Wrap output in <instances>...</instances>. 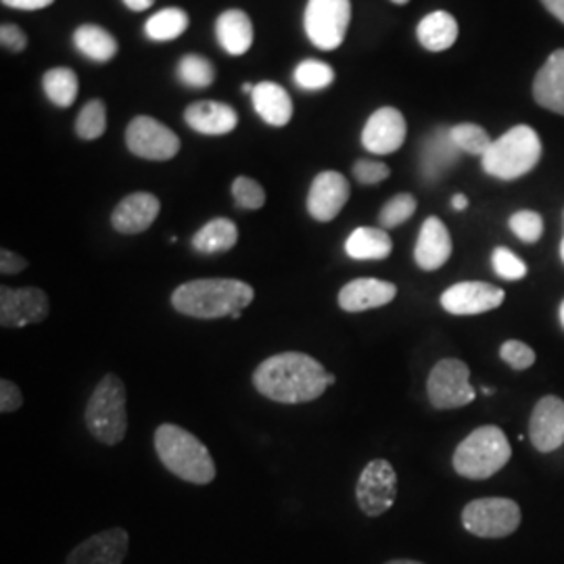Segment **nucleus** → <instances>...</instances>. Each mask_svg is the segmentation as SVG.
Returning a JSON list of instances; mask_svg holds the SVG:
<instances>
[{"label":"nucleus","mask_w":564,"mask_h":564,"mask_svg":"<svg viewBox=\"0 0 564 564\" xmlns=\"http://www.w3.org/2000/svg\"><path fill=\"white\" fill-rule=\"evenodd\" d=\"M337 377L302 351H284L263 360L253 372V387L263 398L284 405L318 400Z\"/></svg>","instance_id":"nucleus-1"},{"label":"nucleus","mask_w":564,"mask_h":564,"mask_svg":"<svg viewBox=\"0 0 564 564\" xmlns=\"http://www.w3.org/2000/svg\"><path fill=\"white\" fill-rule=\"evenodd\" d=\"M253 286L235 279H199L184 282L172 293V307L191 318L218 321L242 312L253 302Z\"/></svg>","instance_id":"nucleus-2"},{"label":"nucleus","mask_w":564,"mask_h":564,"mask_svg":"<svg viewBox=\"0 0 564 564\" xmlns=\"http://www.w3.org/2000/svg\"><path fill=\"white\" fill-rule=\"evenodd\" d=\"M155 452L163 466L186 484L209 485L216 479L209 449L178 424L165 423L155 431Z\"/></svg>","instance_id":"nucleus-3"},{"label":"nucleus","mask_w":564,"mask_h":564,"mask_svg":"<svg viewBox=\"0 0 564 564\" xmlns=\"http://www.w3.org/2000/svg\"><path fill=\"white\" fill-rule=\"evenodd\" d=\"M512 456L505 431L494 424L475 429L454 452V470L473 481H484L502 470Z\"/></svg>","instance_id":"nucleus-4"},{"label":"nucleus","mask_w":564,"mask_h":564,"mask_svg":"<svg viewBox=\"0 0 564 564\" xmlns=\"http://www.w3.org/2000/svg\"><path fill=\"white\" fill-rule=\"evenodd\" d=\"M542 160V141L529 126H517L491 142L481 158L484 170L500 181H517L529 174Z\"/></svg>","instance_id":"nucleus-5"},{"label":"nucleus","mask_w":564,"mask_h":564,"mask_svg":"<svg viewBox=\"0 0 564 564\" xmlns=\"http://www.w3.org/2000/svg\"><path fill=\"white\" fill-rule=\"evenodd\" d=\"M126 384L118 375H105L86 405V429L105 445H118L128 431Z\"/></svg>","instance_id":"nucleus-6"},{"label":"nucleus","mask_w":564,"mask_h":564,"mask_svg":"<svg viewBox=\"0 0 564 564\" xmlns=\"http://www.w3.org/2000/svg\"><path fill=\"white\" fill-rule=\"evenodd\" d=\"M464 529L485 540H502L521 524V508L508 498L473 500L463 510Z\"/></svg>","instance_id":"nucleus-7"},{"label":"nucleus","mask_w":564,"mask_h":564,"mask_svg":"<svg viewBox=\"0 0 564 564\" xmlns=\"http://www.w3.org/2000/svg\"><path fill=\"white\" fill-rule=\"evenodd\" d=\"M426 395L437 410L468 405L477 398V391L470 384V368L456 358H445L435 364L426 381Z\"/></svg>","instance_id":"nucleus-8"},{"label":"nucleus","mask_w":564,"mask_h":564,"mask_svg":"<svg viewBox=\"0 0 564 564\" xmlns=\"http://www.w3.org/2000/svg\"><path fill=\"white\" fill-rule=\"evenodd\" d=\"M351 20L349 0H310L305 7V34L321 51L341 46Z\"/></svg>","instance_id":"nucleus-9"},{"label":"nucleus","mask_w":564,"mask_h":564,"mask_svg":"<svg viewBox=\"0 0 564 564\" xmlns=\"http://www.w3.org/2000/svg\"><path fill=\"white\" fill-rule=\"evenodd\" d=\"M126 144L137 158L149 162H167L181 151V139L176 132L149 116H139L130 121L126 130Z\"/></svg>","instance_id":"nucleus-10"},{"label":"nucleus","mask_w":564,"mask_h":564,"mask_svg":"<svg viewBox=\"0 0 564 564\" xmlns=\"http://www.w3.org/2000/svg\"><path fill=\"white\" fill-rule=\"evenodd\" d=\"M358 506L366 517H381L398 498V475L387 460H372L356 485Z\"/></svg>","instance_id":"nucleus-11"},{"label":"nucleus","mask_w":564,"mask_h":564,"mask_svg":"<svg viewBox=\"0 0 564 564\" xmlns=\"http://www.w3.org/2000/svg\"><path fill=\"white\" fill-rule=\"evenodd\" d=\"M51 303L42 289L23 286V289H0V324L4 328H21L28 324L46 321Z\"/></svg>","instance_id":"nucleus-12"},{"label":"nucleus","mask_w":564,"mask_h":564,"mask_svg":"<svg viewBox=\"0 0 564 564\" xmlns=\"http://www.w3.org/2000/svg\"><path fill=\"white\" fill-rule=\"evenodd\" d=\"M505 297V291L489 282H458L444 291L442 307L454 316H477L500 307Z\"/></svg>","instance_id":"nucleus-13"},{"label":"nucleus","mask_w":564,"mask_h":564,"mask_svg":"<svg viewBox=\"0 0 564 564\" xmlns=\"http://www.w3.org/2000/svg\"><path fill=\"white\" fill-rule=\"evenodd\" d=\"M349 182L339 172L318 174L307 195V212L316 223H333L349 202Z\"/></svg>","instance_id":"nucleus-14"},{"label":"nucleus","mask_w":564,"mask_h":564,"mask_svg":"<svg viewBox=\"0 0 564 564\" xmlns=\"http://www.w3.org/2000/svg\"><path fill=\"white\" fill-rule=\"evenodd\" d=\"M529 437L542 454H550L564 444V402L561 398L545 395L535 403L529 421Z\"/></svg>","instance_id":"nucleus-15"},{"label":"nucleus","mask_w":564,"mask_h":564,"mask_svg":"<svg viewBox=\"0 0 564 564\" xmlns=\"http://www.w3.org/2000/svg\"><path fill=\"white\" fill-rule=\"evenodd\" d=\"M405 120L393 107H383L370 116L362 132L364 149L377 155H389L402 149L405 141Z\"/></svg>","instance_id":"nucleus-16"},{"label":"nucleus","mask_w":564,"mask_h":564,"mask_svg":"<svg viewBox=\"0 0 564 564\" xmlns=\"http://www.w3.org/2000/svg\"><path fill=\"white\" fill-rule=\"evenodd\" d=\"M130 545L126 529H107L76 545L65 564H121Z\"/></svg>","instance_id":"nucleus-17"},{"label":"nucleus","mask_w":564,"mask_h":564,"mask_svg":"<svg viewBox=\"0 0 564 564\" xmlns=\"http://www.w3.org/2000/svg\"><path fill=\"white\" fill-rule=\"evenodd\" d=\"M162 212V203L151 193H132L123 197L111 214V224L121 235H141L151 228Z\"/></svg>","instance_id":"nucleus-18"},{"label":"nucleus","mask_w":564,"mask_h":564,"mask_svg":"<svg viewBox=\"0 0 564 564\" xmlns=\"http://www.w3.org/2000/svg\"><path fill=\"white\" fill-rule=\"evenodd\" d=\"M398 295V286L393 282L379 279H356L347 282L339 291V307L343 312H366L375 307H383L393 302Z\"/></svg>","instance_id":"nucleus-19"},{"label":"nucleus","mask_w":564,"mask_h":564,"mask_svg":"<svg viewBox=\"0 0 564 564\" xmlns=\"http://www.w3.org/2000/svg\"><path fill=\"white\" fill-rule=\"evenodd\" d=\"M452 256V237L449 230L440 218H426L414 247V260L421 270L435 272L447 263Z\"/></svg>","instance_id":"nucleus-20"},{"label":"nucleus","mask_w":564,"mask_h":564,"mask_svg":"<svg viewBox=\"0 0 564 564\" xmlns=\"http://www.w3.org/2000/svg\"><path fill=\"white\" fill-rule=\"evenodd\" d=\"M184 120L199 134L223 137V134H228L237 128L239 116L226 102L199 101L186 107Z\"/></svg>","instance_id":"nucleus-21"},{"label":"nucleus","mask_w":564,"mask_h":564,"mask_svg":"<svg viewBox=\"0 0 564 564\" xmlns=\"http://www.w3.org/2000/svg\"><path fill=\"white\" fill-rule=\"evenodd\" d=\"M533 97L545 109L564 116V48L552 53L535 76Z\"/></svg>","instance_id":"nucleus-22"},{"label":"nucleus","mask_w":564,"mask_h":564,"mask_svg":"<svg viewBox=\"0 0 564 564\" xmlns=\"http://www.w3.org/2000/svg\"><path fill=\"white\" fill-rule=\"evenodd\" d=\"M253 107L265 123L282 128L293 118V101L289 93L274 82H260L251 95Z\"/></svg>","instance_id":"nucleus-23"},{"label":"nucleus","mask_w":564,"mask_h":564,"mask_svg":"<svg viewBox=\"0 0 564 564\" xmlns=\"http://www.w3.org/2000/svg\"><path fill=\"white\" fill-rule=\"evenodd\" d=\"M216 36L228 55H245L253 44V23L245 11H224L216 21Z\"/></svg>","instance_id":"nucleus-24"},{"label":"nucleus","mask_w":564,"mask_h":564,"mask_svg":"<svg viewBox=\"0 0 564 564\" xmlns=\"http://www.w3.org/2000/svg\"><path fill=\"white\" fill-rule=\"evenodd\" d=\"M460 153L463 151L456 147L449 130H437L435 134H431L424 141L423 155H421L424 178L429 181L440 178L447 167L456 163Z\"/></svg>","instance_id":"nucleus-25"},{"label":"nucleus","mask_w":564,"mask_h":564,"mask_svg":"<svg viewBox=\"0 0 564 564\" xmlns=\"http://www.w3.org/2000/svg\"><path fill=\"white\" fill-rule=\"evenodd\" d=\"M391 249L393 242L383 228H356L345 241V253L351 260H384L389 258Z\"/></svg>","instance_id":"nucleus-26"},{"label":"nucleus","mask_w":564,"mask_h":564,"mask_svg":"<svg viewBox=\"0 0 564 564\" xmlns=\"http://www.w3.org/2000/svg\"><path fill=\"white\" fill-rule=\"evenodd\" d=\"M416 34L426 51L442 53L458 39V23L447 11H435L419 23Z\"/></svg>","instance_id":"nucleus-27"},{"label":"nucleus","mask_w":564,"mask_h":564,"mask_svg":"<svg viewBox=\"0 0 564 564\" xmlns=\"http://www.w3.org/2000/svg\"><path fill=\"white\" fill-rule=\"evenodd\" d=\"M74 44L86 59L95 63H107L113 59L118 53V41L99 25H80L74 32Z\"/></svg>","instance_id":"nucleus-28"},{"label":"nucleus","mask_w":564,"mask_h":564,"mask_svg":"<svg viewBox=\"0 0 564 564\" xmlns=\"http://www.w3.org/2000/svg\"><path fill=\"white\" fill-rule=\"evenodd\" d=\"M239 241V228L232 220L216 218L205 224L193 237V249L199 253H224L230 251Z\"/></svg>","instance_id":"nucleus-29"},{"label":"nucleus","mask_w":564,"mask_h":564,"mask_svg":"<svg viewBox=\"0 0 564 564\" xmlns=\"http://www.w3.org/2000/svg\"><path fill=\"white\" fill-rule=\"evenodd\" d=\"M42 88H44L46 97L57 107H72L78 97L80 82H78L76 72H72L67 67H55L44 74Z\"/></svg>","instance_id":"nucleus-30"},{"label":"nucleus","mask_w":564,"mask_h":564,"mask_svg":"<svg viewBox=\"0 0 564 564\" xmlns=\"http://www.w3.org/2000/svg\"><path fill=\"white\" fill-rule=\"evenodd\" d=\"M186 28H188V15L182 9L172 7L151 15L144 23V34L151 41H176L186 32Z\"/></svg>","instance_id":"nucleus-31"},{"label":"nucleus","mask_w":564,"mask_h":564,"mask_svg":"<svg viewBox=\"0 0 564 564\" xmlns=\"http://www.w3.org/2000/svg\"><path fill=\"white\" fill-rule=\"evenodd\" d=\"M107 128V109L105 102L93 99L82 107L80 116L76 121V134L84 141H97L105 134Z\"/></svg>","instance_id":"nucleus-32"},{"label":"nucleus","mask_w":564,"mask_h":564,"mask_svg":"<svg viewBox=\"0 0 564 564\" xmlns=\"http://www.w3.org/2000/svg\"><path fill=\"white\" fill-rule=\"evenodd\" d=\"M178 78L191 88H207L214 84L216 72L212 61L202 55H184L178 63Z\"/></svg>","instance_id":"nucleus-33"},{"label":"nucleus","mask_w":564,"mask_h":564,"mask_svg":"<svg viewBox=\"0 0 564 564\" xmlns=\"http://www.w3.org/2000/svg\"><path fill=\"white\" fill-rule=\"evenodd\" d=\"M449 132H452V139L456 142V147L468 155L484 158L485 153L489 151L491 142H494L484 128L477 126V123H458Z\"/></svg>","instance_id":"nucleus-34"},{"label":"nucleus","mask_w":564,"mask_h":564,"mask_svg":"<svg viewBox=\"0 0 564 564\" xmlns=\"http://www.w3.org/2000/svg\"><path fill=\"white\" fill-rule=\"evenodd\" d=\"M335 80V72L328 63L323 61H302L295 69V82L303 90H323Z\"/></svg>","instance_id":"nucleus-35"},{"label":"nucleus","mask_w":564,"mask_h":564,"mask_svg":"<svg viewBox=\"0 0 564 564\" xmlns=\"http://www.w3.org/2000/svg\"><path fill=\"white\" fill-rule=\"evenodd\" d=\"M414 212H416V199L410 193H402L384 203L379 214V223L383 228H398L403 223H408L414 216Z\"/></svg>","instance_id":"nucleus-36"},{"label":"nucleus","mask_w":564,"mask_h":564,"mask_svg":"<svg viewBox=\"0 0 564 564\" xmlns=\"http://www.w3.org/2000/svg\"><path fill=\"white\" fill-rule=\"evenodd\" d=\"M510 230L521 239L523 242H538L544 235V220L538 212H517L512 218H510Z\"/></svg>","instance_id":"nucleus-37"},{"label":"nucleus","mask_w":564,"mask_h":564,"mask_svg":"<svg viewBox=\"0 0 564 564\" xmlns=\"http://www.w3.org/2000/svg\"><path fill=\"white\" fill-rule=\"evenodd\" d=\"M232 197L241 209H262L265 203V191L260 182L247 176H239L232 182Z\"/></svg>","instance_id":"nucleus-38"},{"label":"nucleus","mask_w":564,"mask_h":564,"mask_svg":"<svg viewBox=\"0 0 564 564\" xmlns=\"http://www.w3.org/2000/svg\"><path fill=\"white\" fill-rule=\"evenodd\" d=\"M494 270L498 276H502L505 281H521L527 276V265L521 258H517L510 249L498 247L491 256Z\"/></svg>","instance_id":"nucleus-39"},{"label":"nucleus","mask_w":564,"mask_h":564,"mask_svg":"<svg viewBox=\"0 0 564 564\" xmlns=\"http://www.w3.org/2000/svg\"><path fill=\"white\" fill-rule=\"evenodd\" d=\"M500 358L514 370H527L535 364V351L527 343L510 339V341L502 343Z\"/></svg>","instance_id":"nucleus-40"},{"label":"nucleus","mask_w":564,"mask_h":564,"mask_svg":"<svg viewBox=\"0 0 564 564\" xmlns=\"http://www.w3.org/2000/svg\"><path fill=\"white\" fill-rule=\"evenodd\" d=\"M391 174L389 165L381 162H370V160H360L354 163V176L356 181L362 184H379V182L387 181Z\"/></svg>","instance_id":"nucleus-41"},{"label":"nucleus","mask_w":564,"mask_h":564,"mask_svg":"<svg viewBox=\"0 0 564 564\" xmlns=\"http://www.w3.org/2000/svg\"><path fill=\"white\" fill-rule=\"evenodd\" d=\"M21 403H23V393H21L20 387L9 379H2L0 381V412L11 414V412L20 410Z\"/></svg>","instance_id":"nucleus-42"},{"label":"nucleus","mask_w":564,"mask_h":564,"mask_svg":"<svg viewBox=\"0 0 564 564\" xmlns=\"http://www.w3.org/2000/svg\"><path fill=\"white\" fill-rule=\"evenodd\" d=\"M0 42H2V48L7 51H13V53H20L25 46H28V36L21 32L20 25L15 23H4L0 28Z\"/></svg>","instance_id":"nucleus-43"},{"label":"nucleus","mask_w":564,"mask_h":564,"mask_svg":"<svg viewBox=\"0 0 564 564\" xmlns=\"http://www.w3.org/2000/svg\"><path fill=\"white\" fill-rule=\"evenodd\" d=\"M28 268V260H23L15 251L2 249L0 251V272L2 274H20L21 270Z\"/></svg>","instance_id":"nucleus-44"},{"label":"nucleus","mask_w":564,"mask_h":564,"mask_svg":"<svg viewBox=\"0 0 564 564\" xmlns=\"http://www.w3.org/2000/svg\"><path fill=\"white\" fill-rule=\"evenodd\" d=\"M55 0H2L4 7H11V9H20V11H39L44 9L48 4H53Z\"/></svg>","instance_id":"nucleus-45"},{"label":"nucleus","mask_w":564,"mask_h":564,"mask_svg":"<svg viewBox=\"0 0 564 564\" xmlns=\"http://www.w3.org/2000/svg\"><path fill=\"white\" fill-rule=\"evenodd\" d=\"M544 2L545 9L556 18V20H561L564 23V0H542Z\"/></svg>","instance_id":"nucleus-46"},{"label":"nucleus","mask_w":564,"mask_h":564,"mask_svg":"<svg viewBox=\"0 0 564 564\" xmlns=\"http://www.w3.org/2000/svg\"><path fill=\"white\" fill-rule=\"evenodd\" d=\"M155 0H123V4L130 9V11H147L153 7Z\"/></svg>","instance_id":"nucleus-47"},{"label":"nucleus","mask_w":564,"mask_h":564,"mask_svg":"<svg viewBox=\"0 0 564 564\" xmlns=\"http://www.w3.org/2000/svg\"><path fill=\"white\" fill-rule=\"evenodd\" d=\"M452 207H454L456 212H463V209H466V207H468V199H466L464 195H456V197L452 199Z\"/></svg>","instance_id":"nucleus-48"},{"label":"nucleus","mask_w":564,"mask_h":564,"mask_svg":"<svg viewBox=\"0 0 564 564\" xmlns=\"http://www.w3.org/2000/svg\"><path fill=\"white\" fill-rule=\"evenodd\" d=\"M387 564H423L419 563V561H405V558H400V561H391V563Z\"/></svg>","instance_id":"nucleus-49"},{"label":"nucleus","mask_w":564,"mask_h":564,"mask_svg":"<svg viewBox=\"0 0 564 564\" xmlns=\"http://www.w3.org/2000/svg\"><path fill=\"white\" fill-rule=\"evenodd\" d=\"M242 90H245V93H249V95H253L256 86H253V84H242Z\"/></svg>","instance_id":"nucleus-50"},{"label":"nucleus","mask_w":564,"mask_h":564,"mask_svg":"<svg viewBox=\"0 0 564 564\" xmlns=\"http://www.w3.org/2000/svg\"><path fill=\"white\" fill-rule=\"evenodd\" d=\"M561 324H563L564 328V300L563 303H561Z\"/></svg>","instance_id":"nucleus-51"},{"label":"nucleus","mask_w":564,"mask_h":564,"mask_svg":"<svg viewBox=\"0 0 564 564\" xmlns=\"http://www.w3.org/2000/svg\"><path fill=\"white\" fill-rule=\"evenodd\" d=\"M241 314L242 312H235L230 318H232V321H239V318H241Z\"/></svg>","instance_id":"nucleus-52"},{"label":"nucleus","mask_w":564,"mask_h":564,"mask_svg":"<svg viewBox=\"0 0 564 564\" xmlns=\"http://www.w3.org/2000/svg\"><path fill=\"white\" fill-rule=\"evenodd\" d=\"M561 258H563V262H564V239H563V245H561Z\"/></svg>","instance_id":"nucleus-53"},{"label":"nucleus","mask_w":564,"mask_h":564,"mask_svg":"<svg viewBox=\"0 0 564 564\" xmlns=\"http://www.w3.org/2000/svg\"><path fill=\"white\" fill-rule=\"evenodd\" d=\"M393 2H395V4H405L408 0H393Z\"/></svg>","instance_id":"nucleus-54"}]
</instances>
